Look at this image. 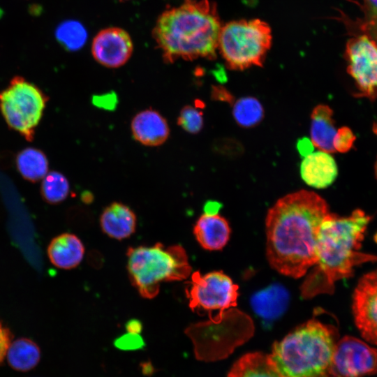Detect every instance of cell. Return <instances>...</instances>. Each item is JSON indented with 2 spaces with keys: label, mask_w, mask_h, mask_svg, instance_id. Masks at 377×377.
<instances>
[{
  "label": "cell",
  "mask_w": 377,
  "mask_h": 377,
  "mask_svg": "<svg viewBox=\"0 0 377 377\" xmlns=\"http://www.w3.org/2000/svg\"><path fill=\"white\" fill-rule=\"evenodd\" d=\"M329 213L326 201L313 191L301 190L278 200L265 219L269 265L294 279L305 276L316 262L318 232Z\"/></svg>",
  "instance_id": "6da1fadb"
},
{
  "label": "cell",
  "mask_w": 377,
  "mask_h": 377,
  "mask_svg": "<svg viewBox=\"0 0 377 377\" xmlns=\"http://www.w3.org/2000/svg\"><path fill=\"white\" fill-rule=\"evenodd\" d=\"M370 220L361 209L346 217L326 216L318 235L316 262L300 288L302 298L332 294L334 283L350 277L355 267L377 260V256L360 251Z\"/></svg>",
  "instance_id": "7a4b0ae2"
},
{
  "label": "cell",
  "mask_w": 377,
  "mask_h": 377,
  "mask_svg": "<svg viewBox=\"0 0 377 377\" xmlns=\"http://www.w3.org/2000/svg\"><path fill=\"white\" fill-rule=\"evenodd\" d=\"M221 27L214 3L186 0L158 17L153 36L168 63L179 58L214 59Z\"/></svg>",
  "instance_id": "3957f363"
},
{
  "label": "cell",
  "mask_w": 377,
  "mask_h": 377,
  "mask_svg": "<svg viewBox=\"0 0 377 377\" xmlns=\"http://www.w3.org/2000/svg\"><path fill=\"white\" fill-rule=\"evenodd\" d=\"M338 337L334 326L311 318L275 341L269 355L286 377H325Z\"/></svg>",
  "instance_id": "277c9868"
},
{
  "label": "cell",
  "mask_w": 377,
  "mask_h": 377,
  "mask_svg": "<svg viewBox=\"0 0 377 377\" xmlns=\"http://www.w3.org/2000/svg\"><path fill=\"white\" fill-rule=\"evenodd\" d=\"M126 256L130 281L146 299L158 295L161 283L182 281L191 273L187 253L179 244L129 247Z\"/></svg>",
  "instance_id": "5b68a950"
},
{
  "label": "cell",
  "mask_w": 377,
  "mask_h": 377,
  "mask_svg": "<svg viewBox=\"0 0 377 377\" xmlns=\"http://www.w3.org/2000/svg\"><path fill=\"white\" fill-rule=\"evenodd\" d=\"M272 40L267 22L260 19L234 20L221 27L218 48L230 69L242 71L263 66Z\"/></svg>",
  "instance_id": "8992f818"
},
{
  "label": "cell",
  "mask_w": 377,
  "mask_h": 377,
  "mask_svg": "<svg viewBox=\"0 0 377 377\" xmlns=\"http://www.w3.org/2000/svg\"><path fill=\"white\" fill-rule=\"evenodd\" d=\"M47 102L46 95L35 84L14 77L0 91V112L8 126L27 140L34 139Z\"/></svg>",
  "instance_id": "52a82bcc"
},
{
  "label": "cell",
  "mask_w": 377,
  "mask_h": 377,
  "mask_svg": "<svg viewBox=\"0 0 377 377\" xmlns=\"http://www.w3.org/2000/svg\"><path fill=\"white\" fill-rule=\"evenodd\" d=\"M188 283L186 295L190 309L198 313L207 312L209 318L218 311L214 318L209 319L212 321L221 320L226 310L237 306L239 286L222 271L205 274L196 271Z\"/></svg>",
  "instance_id": "ba28073f"
},
{
  "label": "cell",
  "mask_w": 377,
  "mask_h": 377,
  "mask_svg": "<svg viewBox=\"0 0 377 377\" xmlns=\"http://www.w3.org/2000/svg\"><path fill=\"white\" fill-rule=\"evenodd\" d=\"M347 71L355 80L359 95L377 96V43L365 34L350 38L346 45Z\"/></svg>",
  "instance_id": "9c48e42d"
},
{
  "label": "cell",
  "mask_w": 377,
  "mask_h": 377,
  "mask_svg": "<svg viewBox=\"0 0 377 377\" xmlns=\"http://www.w3.org/2000/svg\"><path fill=\"white\" fill-rule=\"evenodd\" d=\"M377 373V348L353 337L338 341L329 374L334 377H361Z\"/></svg>",
  "instance_id": "30bf717a"
},
{
  "label": "cell",
  "mask_w": 377,
  "mask_h": 377,
  "mask_svg": "<svg viewBox=\"0 0 377 377\" xmlns=\"http://www.w3.org/2000/svg\"><path fill=\"white\" fill-rule=\"evenodd\" d=\"M353 312L362 337L377 346V270L359 281L353 294Z\"/></svg>",
  "instance_id": "8fae6325"
},
{
  "label": "cell",
  "mask_w": 377,
  "mask_h": 377,
  "mask_svg": "<svg viewBox=\"0 0 377 377\" xmlns=\"http://www.w3.org/2000/svg\"><path fill=\"white\" fill-rule=\"evenodd\" d=\"M133 45L130 35L118 27H109L100 31L91 44L94 59L108 68H119L124 65L132 55Z\"/></svg>",
  "instance_id": "7c38bea8"
},
{
  "label": "cell",
  "mask_w": 377,
  "mask_h": 377,
  "mask_svg": "<svg viewBox=\"0 0 377 377\" xmlns=\"http://www.w3.org/2000/svg\"><path fill=\"white\" fill-rule=\"evenodd\" d=\"M131 128L135 140L145 146H159L167 140L170 135L166 119L153 109H147L136 114L131 121Z\"/></svg>",
  "instance_id": "4fadbf2b"
},
{
  "label": "cell",
  "mask_w": 377,
  "mask_h": 377,
  "mask_svg": "<svg viewBox=\"0 0 377 377\" xmlns=\"http://www.w3.org/2000/svg\"><path fill=\"white\" fill-rule=\"evenodd\" d=\"M337 163L330 153L323 151L312 152L304 156L300 165L303 181L316 188L331 185L337 176Z\"/></svg>",
  "instance_id": "5bb4252c"
},
{
  "label": "cell",
  "mask_w": 377,
  "mask_h": 377,
  "mask_svg": "<svg viewBox=\"0 0 377 377\" xmlns=\"http://www.w3.org/2000/svg\"><path fill=\"white\" fill-rule=\"evenodd\" d=\"M197 242L205 250H221L228 243L230 228L227 220L218 214H204L193 227Z\"/></svg>",
  "instance_id": "9a60e30c"
},
{
  "label": "cell",
  "mask_w": 377,
  "mask_h": 377,
  "mask_svg": "<svg viewBox=\"0 0 377 377\" xmlns=\"http://www.w3.org/2000/svg\"><path fill=\"white\" fill-rule=\"evenodd\" d=\"M102 231L108 237L121 240L132 235L136 229L137 218L133 211L121 202H112L100 217Z\"/></svg>",
  "instance_id": "2e32d148"
},
{
  "label": "cell",
  "mask_w": 377,
  "mask_h": 377,
  "mask_svg": "<svg viewBox=\"0 0 377 377\" xmlns=\"http://www.w3.org/2000/svg\"><path fill=\"white\" fill-rule=\"evenodd\" d=\"M84 246L75 235L63 233L52 239L47 247L48 258L55 267L71 269L82 260Z\"/></svg>",
  "instance_id": "e0dca14e"
},
{
  "label": "cell",
  "mask_w": 377,
  "mask_h": 377,
  "mask_svg": "<svg viewBox=\"0 0 377 377\" xmlns=\"http://www.w3.org/2000/svg\"><path fill=\"white\" fill-rule=\"evenodd\" d=\"M333 111L326 105H318L311 116V140L320 151H335L333 141L337 133L332 118Z\"/></svg>",
  "instance_id": "ac0fdd59"
},
{
  "label": "cell",
  "mask_w": 377,
  "mask_h": 377,
  "mask_svg": "<svg viewBox=\"0 0 377 377\" xmlns=\"http://www.w3.org/2000/svg\"><path fill=\"white\" fill-rule=\"evenodd\" d=\"M228 377H286L276 367L269 355L260 352L242 356L230 368Z\"/></svg>",
  "instance_id": "d6986e66"
},
{
  "label": "cell",
  "mask_w": 377,
  "mask_h": 377,
  "mask_svg": "<svg viewBox=\"0 0 377 377\" xmlns=\"http://www.w3.org/2000/svg\"><path fill=\"white\" fill-rule=\"evenodd\" d=\"M288 297V293L283 286L272 285L254 295L251 304L258 315L265 319H273L285 311Z\"/></svg>",
  "instance_id": "ffe728a7"
},
{
  "label": "cell",
  "mask_w": 377,
  "mask_h": 377,
  "mask_svg": "<svg viewBox=\"0 0 377 377\" xmlns=\"http://www.w3.org/2000/svg\"><path fill=\"white\" fill-rule=\"evenodd\" d=\"M6 357L13 369L27 371L38 364L40 351L38 345L31 339L20 338L10 343Z\"/></svg>",
  "instance_id": "44dd1931"
},
{
  "label": "cell",
  "mask_w": 377,
  "mask_h": 377,
  "mask_svg": "<svg viewBox=\"0 0 377 377\" xmlns=\"http://www.w3.org/2000/svg\"><path fill=\"white\" fill-rule=\"evenodd\" d=\"M16 166L22 177L36 182L48 172V161L45 154L34 147H27L20 151L16 156Z\"/></svg>",
  "instance_id": "7402d4cb"
},
{
  "label": "cell",
  "mask_w": 377,
  "mask_h": 377,
  "mask_svg": "<svg viewBox=\"0 0 377 377\" xmlns=\"http://www.w3.org/2000/svg\"><path fill=\"white\" fill-rule=\"evenodd\" d=\"M57 40L67 50H80L86 43L87 32L78 21L66 20L61 22L55 31Z\"/></svg>",
  "instance_id": "603a6c76"
},
{
  "label": "cell",
  "mask_w": 377,
  "mask_h": 377,
  "mask_svg": "<svg viewBox=\"0 0 377 377\" xmlns=\"http://www.w3.org/2000/svg\"><path fill=\"white\" fill-rule=\"evenodd\" d=\"M232 112L236 122L244 128L256 125L262 120L264 113L261 103L253 97L237 100L233 106Z\"/></svg>",
  "instance_id": "cb8c5ba5"
},
{
  "label": "cell",
  "mask_w": 377,
  "mask_h": 377,
  "mask_svg": "<svg viewBox=\"0 0 377 377\" xmlns=\"http://www.w3.org/2000/svg\"><path fill=\"white\" fill-rule=\"evenodd\" d=\"M40 189L45 201L51 204H57L67 198L70 186L63 174L52 171L47 172L43 178Z\"/></svg>",
  "instance_id": "d4e9b609"
},
{
  "label": "cell",
  "mask_w": 377,
  "mask_h": 377,
  "mask_svg": "<svg viewBox=\"0 0 377 377\" xmlns=\"http://www.w3.org/2000/svg\"><path fill=\"white\" fill-rule=\"evenodd\" d=\"M177 124L188 133H198L203 126L202 112L191 105L184 106L179 112Z\"/></svg>",
  "instance_id": "484cf974"
},
{
  "label": "cell",
  "mask_w": 377,
  "mask_h": 377,
  "mask_svg": "<svg viewBox=\"0 0 377 377\" xmlns=\"http://www.w3.org/2000/svg\"><path fill=\"white\" fill-rule=\"evenodd\" d=\"M363 15L360 28L377 43V0H363Z\"/></svg>",
  "instance_id": "4316f807"
},
{
  "label": "cell",
  "mask_w": 377,
  "mask_h": 377,
  "mask_svg": "<svg viewBox=\"0 0 377 377\" xmlns=\"http://www.w3.org/2000/svg\"><path fill=\"white\" fill-rule=\"evenodd\" d=\"M355 140V136L349 128L345 126L339 128L333 141L335 151L344 153L349 151Z\"/></svg>",
  "instance_id": "83f0119b"
},
{
  "label": "cell",
  "mask_w": 377,
  "mask_h": 377,
  "mask_svg": "<svg viewBox=\"0 0 377 377\" xmlns=\"http://www.w3.org/2000/svg\"><path fill=\"white\" fill-rule=\"evenodd\" d=\"M145 341L140 334L127 332L117 338L114 341L115 347L125 350H132L142 348Z\"/></svg>",
  "instance_id": "f1b7e54d"
},
{
  "label": "cell",
  "mask_w": 377,
  "mask_h": 377,
  "mask_svg": "<svg viewBox=\"0 0 377 377\" xmlns=\"http://www.w3.org/2000/svg\"><path fill=\"white\" fill-rule=\"evenodd\" d=\"M93 103L106 110H112L116 107L117 98L116 94L111 93L94 96L92 99Z\"/></svg>",
  "instance_id": "f546056e"
},
{
  "label": "cell",
  "mask_w": 377,
  "mask_h": 377,
  "mask_svg": "<svg viewBox=\"0 0 377 377\" xmlns=\"http://www.w3.org/2000/svg\"><path fill=\"white\" fill-rule=\"evenodd\" d=\"M11 339L10 332L0 322V363L6 357L8 348L12 342Z\"/></svg>",
  "instance_id": "4dcf8cb0"
},
{
  "label": "cell",
  "mask_w": 377,
  "mask_h": 377,
  "mask_svg": "<svg viewBox=\"0 0 377 377\" xmlns=\"http://www.w3.org/2000/svg\"><path fill=\"white\" fill-rule=\"evenodd\" d=\"M297 147L300 154L306 156L313 152L314 145L311 140L303 138L298 141Z\"/></svg>",
  "instance_id": "1f68e13d"
},
{
  "label": "cell",
  "mask_w": 377,
  "mask_h": 377,
  "mask_svg": "<svg viewBox=\"0 0 377 377\" xmlns=\"http://www.w3.org/2000/svg\"><path fill=\"white\" fill-rule=\"evenodd\" d=\"M126 329L127 330L128 332L140 334V332L142 331V326L140 320L131 319L126 323Z\"/></svg>",
  "instance_id": "d6a6232c"
},
{
  "label": "cell",
  "mask_w": 377,
  "mask_h": 377,
  "mask_svg": "<svg viewBox=\"0 0 377 377\" xmlns=\"http://www.w3.org/2000/svg\"><path fill=\"white\" fill-rule=\"evenodd\" d=\"M220 207L219 202L209 201L207 202L204 206V212L205 214H218Z\"/></svg>",
  "instance_id": "836d02e7"
},
{
  "label": "cell",
  "mask_w": 377,
  "mask_h": 377,
  "mask_svg": "<svg viewBox=\"0 0 377 377\" xmlns=\"http://www.w3.org/2000/svg\"><path fill=\"white\" fill-rule=\"evenodd\" d=\"M374 131L376 134H377V124L374 126Z\"/></svg>",
  "instance_id": "e575fe53"
},
{
  "label": "cell",
  "mask_w": 377,
  "mask_h": 377,
  "mask_svg": "<svg viewBox=\"0 0 377 377\" xmlns=\"http://www.w3.org/2000/svg\"><path fill=\"white\" fill-rule=\"evenodd\" d=\"M375 175H376V177L377 178V161H376V164H375Z\"/></svg>",
  "instance_id": "d590c367"
},
{
  "label": "cell",
  "mask_w": 377,
  "mask_h": 377,
  "mask_svg": "<svg viewBox=\"0 0 377 377\" xmlns=\"http://www.w3.org/2000/svg\"><path fill=\"white\" fill-rule=\"evenodd\" d=\"M374 239L377 242V233L374 236Z\"/></svg>",
  "instance_id": "8d00e7d4"
},
{
  "label": "cell",
  "mask_w": 377,
  "mask_h": 377,
  "mask_svg": "<svg viewBox=\"0 0 377 377\" xmlns=\"http://www.w3.org/2000/svg\"><path fill=\"white\" fill-rule=\"evenodd\" d=\"M325 377H327V376H325ZM328 377H334V376H328Z\"/></svg>",
  "instance_id": "74e56055"
}]
</instances>
